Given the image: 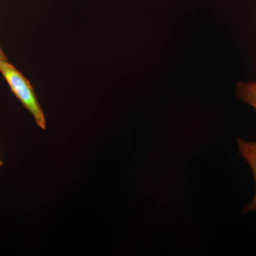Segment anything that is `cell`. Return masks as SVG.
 Instances as JSON below:
<instances>
[{"label": "cell", "mask_w": 256, "mask_h": 256, "mask_svg": "<svg viewBox=\"0 0 256 256\" xmlns=\"http://www.w3.org/2000/svg\"><path fill=\"white\" fill-rule=\"evenodd\" d=\"M2 160H0V166H2Z\"/></svg>", "instance_id": "obj_5"}, {"label": "cell", "mask_w": 256, "mask_h": 256, "mask_svg": "<svg viewBox=\"0 0 256 256\" xmlns=\"http://www.w3.org/2000/svg\"><path fill=\"white\" fill-rule=\"evenodd\" d=\"M0 73L9 84L12 92L33 116L38 127L46 128V118L30 82L8 60H0Z\"/></svg>", "instance_id": "obj_1"}, {"label": "cell", "mask_w": 256, "mask_h": 256, "mask_svg": "<svg viewBox=\"0 0 256 256\" xmlns=\"http://www.w3.org/2000/svg\"><path fill=\"white\" fill-rule=\"evenodd\" d=\"M236 92L240 100L252 106L256 110V82H238Z\"/></svg>", "instance_id": "obj_3"}, {"label": "cell", "mask_w": 256, "mask_h": 256, "mask_svg": "<svg viewBox=\"0 0 256 256\" xmlns=\"http://www.w3.org/2000/svg\"><path fill=\"white\" fill-rule=\"evenodd\" d=\"M238 150L240 156L250 165V169L255 178L256 186V144L255 142H249L242 139H238ZM256 210V194L252 202L245 208L244 213Z\"/></svg>", "instance_id": "obj_2"}, {"label": "cell", "mask_w": 256, "mask_h": 256, "mask_svg": "<svg viewBox=\"0 0 256 256\" xmlns=\"http://www.w3.org/2000/svg\"><path fill=\"white\" fill-rule=\"evenodd\" d=\"M8 60L6 56H5L4 52L2 50L1 46H0V60Z\"/></svg>", "instance_id": "obj_4"}]
</instances>
